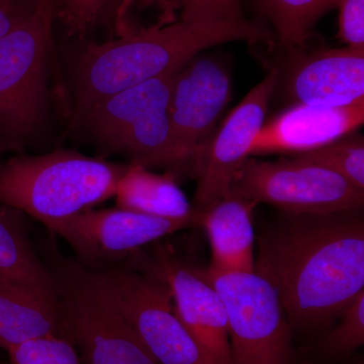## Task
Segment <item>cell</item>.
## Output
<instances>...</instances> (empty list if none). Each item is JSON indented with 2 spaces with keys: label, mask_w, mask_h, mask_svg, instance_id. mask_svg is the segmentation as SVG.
<instances>
[{
  "label": "cell",
  "mask_w": 364,
  "mask_h": 364,
  "mask_svg": "<svg viewBox=\"0 0 364 364\" xmlns=\"http://www.w3.org/2000/svg\"><path fill=\"white\" fill-rule=\"evenodd\" d=\"M339 38L345 47L364 52V0H337Z\"/></svg>",
  "instance_id": "484cf974"
},
{
  "label": "cell",
  "mask_w": 364,
  "mask_h": 364,
  "mask_svg": "<svg viewBox=\"0 0 364 364\" xmlns=\"http://www.w3.org/2000/svg\"><path fill=\"white\" fill-rule=\"evenodd\" d=\"M181 21L215 23L242 20L241 0H179Z\"/></svg>",
  "instance_id": "d4e9b609"
},
{
  "label": "cell",
  "mask_w": 364,
  "mask_h": 364,
  "mask_svg": "<svg viewBox=\"0 0 364 364\" xmlns=\"http://www.w3.org/2000/svg\"><path fill=\"white\" fill-rule=\"evenodd\" d=\"M256 205L247 198L228 195L202 214L200 226L205 228L212 249L208 270L254 272L253 212Z\"/></svg>",
  "instance_id": "2e32d148"
},
{
  "label": "cell",
  "mask_w": 364,
  "mask_h": 364,
  "mask_svg": "<svg viewBox=\"0 0 364 364\" xmlns=\"http://www.w3.org/2000/svg\"><path fill=\"white\" fill-rule=\"evenodd\" d=\"M336 172L364 191V138L355 132L312 152L298 155Z\"/></svg>",
  "instance_id": "44dd1931"
},
{
  "label": "cell",
  "mask_w": 364,
  "mask_h": 364,
  "mask_svg": "<svg viewBox=\"0 0 364 364\" xmlns=\"http://www.w3.org/2000/svg\"><path fill=\"white\" fill-rule=\"evenodd\" d=\"M0 279L28 287L46 298L58 299L51 269L36 255L21 225L1 213Z\"/></svg>",
  "instance_id": "d6986e66"
},
{
  "label": "cell",
  "mask_w": 364,
  "mask_h": 364,
  "mask_svg": "<svg viewBox=\"0 0 364 364\" xmlns=\"http://www.w3.org/2000/svg\"><path fill=\"white\" fill-rule=\"evenodd\" d=\"M39 9L35 0H0V38Z\"/></svg>",
  "instance_id": "4316f807"
},
{
  "label": "cell",
  "mask_w": 364,
  "mask_h": 364,
  "mask_svg": "<svg viewBox=\"0 0 364 364\" xmlns=\"http://www.w3.org/2000/svg\"><path fill=\"white\" fill-rule=\"evenodd\" d=\"M100 272L119 312L158 364H207L164 282L124 268Z\"/></svg>",
  "instance_id": "9c48e42d"
},
{
  "label": "cell",
  "mask_w": 364,
  "mask_h": 364,
  "mask_svg": "<svg viewBox=\"0 0 364 364\" xmlns=\"http://www.w3.org/2000/svg\"><path fill=\"white\" fill-rule=\"evenodd\" d=\"M254 272L277 289L291 328L308 332L327 327L364 291L360 210L287 213L261 237Z\"/></svg>",
  "instance_id": "6da1fadb"
},
{
  "label": "cell",
  "mask_w": 364,
  "mask_h": 364,
  "mask_svg": "<svg viewBox=\"0 0 364 364\" xmlns=\"http://www.w3.org/2000/svg\"><path fill=\"white\" fill-rule=\"evenodd\" d=\"M294 50L284 76L291 104L344 107L364 102V52Z\"/></svg>",
  "instance_id": "5bb4252c"
},
{
  "label": "cell",
  "mask_w": 364,
  "mask_h": 364,
  "mask_svg": "<svg viewBox=\"0 0 364 364\" xmlns=\"http://www.w3.org/2000/svg\"><path fill=\"white\" fill-rule=\"evenodd\" d=\"M9 364H82L66 337L46 335L7 349Z\"/></svg>",
  "instance_id": "603a6c76"
},
{
  "label": "cell",
  "mask_w": 364,
  "mask_h": 364,
  "mask_svg": "<svg viewBox=\"0 0 364 364\" xmlns=\"http://www.w3.org/2000/svg\"><path fill=\"white\" fill-rule=\"evenodd\" d=\"M46 335L67 338L59 299L46 298L28 287L0 279V348L6 351Z\"/></svg>",
  "instance_id": "e0dca14e"
},
{
  "label": "cell",
  "mask_w": 364,
  "mask_h": 364,
  "mask_svg": "<svg viewBox=\"0 0 364 364\" xmlns=\"http://www.w3.org/2000/svg\"><path fill=\"white\" fill-rule=\"evenodd\" d=\"M67 338L83 364H158L107 291L102 272L72 260L50 268Z\"/></svg>",
  "instance_id": "5b68a950"
},
{
  "label": "cell",
  "mask_w": 364,
  "mask_h": 364,
  "mask_svg": "<svg viewBox=\"0 0 364 364\" xmlns=\"http://www.w3.org/2000/svg\"><path fill=\"white\" fill-rule=\"evenodd\" d=\"M128 165L69 149L18 155L0 165V203L46 227L111 198Z\"/></svg>",
  "instance_id": "3957f363"
},
{
  "label": "cell",
  "mask_w": 364,
  "mask_h": 364,
  "mask_svg": "<svg viewBox=\"0 0 364 364\" xmlns=\"http://www.w3.org/2000/svg\"><path fill=\"white\" fill-rule=\"evenodd\" d=\"M178 69L104 98L74 127L82 126L100 149L123 155L132 164L148 169L184 166L169 116Z\"/></svg>",
  "instance_id": "277c9868"
},
{
  "label": "cell",
  "mask_w": 364,
  "mask_h": 364,
  "mask_svg": "<svg viewBox=\"0 0 364 364\" xmlns=\"http://www.w3.org/2000/svg\"><path fill=\"white\" fill-rule=\"evenodd\" d=\"M52 21L38 9L0 38V139L11 147L35 138L47 119Z\"/></svg>",
  "instance_id": "8992f818"
},
{
  "label": "cell",
  "mask_w": 364,
  "mask_h": 364,
  "mask_svg": "<svg viewBox=\"0 0 364 364\" xmlns=\"http://www.w3.org/2000/svg\"><path fill=\"white\" fill-rule=\"evenodd\" d=\"M232 81L222 60L198 54L176 71L169 116L184 165L196 160L231 98Z\"/></svg>",
  "instance_id": "8fae6325"
},
{
  "label": "cell",
  "mask_w": 364,
  "mask_h": 364,
  "mask_svg": "<svg viewBox=\"0 0 364 364\" xmlns=\"http://www.w3.org/2000/svg\"><path fill=\"white\" fill-rule=\"evenodd\" d=\"M117 0H61L60 18L70 36L85 37L109 14Z\"/></svg>",
  "instance_id": "cb8c5ba5"
},
{
  "label": "cell",
  "mask_w": 364,
  "mask_h": 364,
  "mask_svg": "<svg viewBox=\"0 0 364 364\" xmlns=\"http://www.w3.org/2000/svg\"><path fill=\"white\" fill-rule=\"evenodd\" d=\"M274 33L245 18L215 23L179 21L126 33L105 43H86L71 55L69 77L75 126L105 97L176 70L208 48L230 42L272 43Z\"/></svg>",
  "instance_id": "7a4b0ae2"
},
{
  "label": "cell",
  "mask_w": 364,
  "mask_h": 364,
  "mask_svg": "<svg viewBox=\"0 0 364 364\" xmlns=\"http://www.w3.org/2000/svg\"><path fill=\"white\" fill-rule=\"evenodd\" d=\"M364 123V102L344 107L294 104L265 122L250 155L305 154L354 133Z\"/></svg>",
  "instance_id": "9a60e30c"
},
{
  "label": "cell",
  "mask_w": 364,
  "mask_h": 364,
  "mask_svg": "<svg viewBox=\"0 0 364 364\" xmlns=\"http://www.w3.org/2000/svg\"><path fill=\"white\" fill-rule=\"evenodd\" d=\"M7 147L11 148V146H9V144L6 142V141L0 139V156H1L2 152H4V149H6Z\"/></svg>",
  "instance_id": "83f0119b"
},
{
  "label": "cell",
  "mask_w": 364,
  "mask_h": 364,
  "mask_svg": "<svg viewBox=\"0 0 364 364\" xmlns=\"http://www.w3.org/2000/svg\"><path fill=\"white\" fill-rule=\"evenodd\" d=\"M226 309L231 364H296L277 289L259 273L202 269Z\"/></svg>",
  "instance_id": "52a82bcc"
},
{
  "label": "cell",
  "mask_w": 364,
  "mask_h": 364,
  "mask_svg": "<svg viewBox=\"0 0 364 364\" xmlns=\"http://www.w3.org/2000/svg\"><path fill=\"white\" fill-rule=\"evenodd\" d=\"M337 0H261L277 40L289 49L305 48L318 18L336 7Z\"/></svg>",
  "instance_id": "ffe728a7"
},
{
  "label": "cell",
  "mask_w": 364,
  "mask_h": 364,
  "mask_svg": "<svg viewBox=\"0 0 364 364\" xmlns=\"http://www.w3.org/2000/svg\"><path fill=\"white\" fill-rule=\"evenodd\" d=\"M200 220L202 214L170 220L119 208H91L46 227L68 242L81 257L95 262L122 257L167 235L200 226Z\"/></svg>",
  "instance_id": "7c38bea8"
},
{
  "label": "cell",
  "mask_w": 364,
  "mask_h": 364,
  "mask_svg": "<svg viewBox=\"0 0 364 364\" xmlns=\"http://www.w3.org/2000/svg\"><path fill=\"white\" fill-rule=\"evenodd\" d=\"M279 78V70L274 67L208 139L196 162L198 182L193 208L198 214L229 195L235 174L250 156L253 142L265 123Z\"/></svg>",
  "instance_id": "30bf717a"
},
{
  "label": "cell",
  "mask_w": 364,
  "mask_h": 364,
  "mask_svg": "<svg viewBox=\"0 0 364 364\" xmlns=\"http://www.w3.org/2000/svg\"><path fill=\"white\" fill-rule=\"evenodd\" d=\"M229 195L298 215L361 210L364 203L363 189L336 172L299 156L275 162L248 158L235 174Z\"/></svg>",
  "instance_id": "ba28073f"
},
{
  "label": "cell",
  "mask_w": 364,
  "mask_h": 364,
  "mask_svg": "<svg viewBox=\"0 0 364 364\" xmlns=\"http://www.w3.org/2000/svg\"><path fill=\"white\" fill-rule=\"evenodd\" d=\"M340 323L318 344L317 352L325 358L349 355L364 343V291L347 306Z\"/></svg>",
  "instance_id": "7402d4cb"
},
{
  "label": "cell",
  "mask_w": 364,
  "mask_h": 364,
  "mask_svg": "<svg viewBox=\"0 0 364 364\" xmlns=\"http://www.w3.org/2000/svg\"><path fill=\"white\" fill-rule=\"evenodd\" d=\"M117 208L162 219H188L198 214L172 174L153 173L130 164L117 184Z\"/></svg>",
  "instance_id": "ac0fdd59"
},
{
  "label": "cell",
  "mask_w": 364,
  "mask_h": 364,
  "mask_svg": "<svg viewBox=\"0 0 364 364\" xmlns=\"http://www.w3.org/2000/svg\"><path fill=\"white\" fill-rule=\"evenodd\" d=\"M153 275L168 287L179 320L207 364H231L226 309L220 294L198 269L162 254Z\"/></svg>",
  "instance_id": "4fadbf2b"
}]
</instances>
